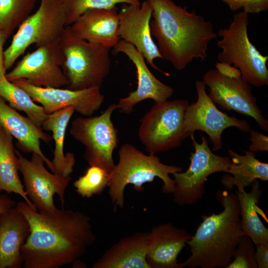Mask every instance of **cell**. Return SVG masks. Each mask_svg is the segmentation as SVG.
<instances>
[{
    "label": "cell",
    "mask_w": 268,
    "mask_h": 268,
    "mask_svg": "<svg viewBox=\"0 0 268 268\" xmlns=\"http://www.w3.org/2000/svg\"><path fill=\"white\" fill-rule=\"evenodd\" d=\"M16 206L30 226L21 249L24 268H59L73 264L96 240L91 218L81 211L57 208L40 212L25 201Z\"/></svg>",
    "instance_id": "cell-1"
},
{
    "label": "cell",
    "mask_w": 268,
    "mask_h": 268,
    "mask_svg": "<svg viewBox=\"0 0 268 268\" xmlns=\"http://www.w3.org/2000/svg\"><path fill=\"white\" fill-rule=\"evenodd\" d=\"M152 8L151 36L162 59L181 71L194 59L204 61L208 45L217 34L209 21L172 0H147Z\"/></svg>",
    "instance_id": "cell-2"
},
{
    "label": "cell",
    "mask_w": 268,
    "mask_h": 268,
    "mask_svg": "<svg viewBox=\"0 0 268 268\" xmlns=\"http://www.w3.org/2000/svg\"><path fill=\"white\" fill-rule=\"evenodd\" d=\"M216 196L223 210L202 216V221L187 243L191 255L183 262L185 267L226 268L245 235L236 193L218 190Z\"/></svg>",
    "instance_id": "cell-3"
},
{
    "label": "cell",
    "mask_w": 268,
    "mask_h": 268,
    "mask_svg": "<svg viewBox=\"0 0 268 268\" xmlns=\"http://www.w3.org/2000/svg\"><path fill=\"white\" fill-rule=\"evenodd\" d=\"M119 161L109 173L108 194L114 210L124 205V190L132 184L138 192L144 190L143 185L152 182L155 177L163 183L162 191L172 193L174 181L169 175L182 171L180 167L162 163L155 154L146 155L132 144H123L119 150Z\"/></svg>",
    "instance_id": "cell-4"
},
{
    "label": "cell",
    "mask_w": 268,
    "mask_h": 268,
    "mask_svg": "<svg viewBox=\"0 0 268 268\" xmlns=\"http://www.w3.org/2000/svg\"><path fill=\"white\" fill-rule=\"evenodd\" d=\"M110 49L78 38L67 26L59 39L61 67L69 82L67 88H100L110 71Z\"/></svg>",
    "instance_id": "cell-5"
},
{
    "label": "cell",
    "mask_w": 268,
    "mask_h": 268,
    "mask_svg": "<svg viewBox=\"0 0 268 268\" xmlns=\"http://www.w3.org/2000/svg\"><path fill=\"white\" fill-rule=\"evenodd\" d=\"M248 14L235 13L227 28L217 33L221 39L217 46L221 49L218 62L238 68L242 78L249 84L262 87L268 84V56L263 55L250 41L248 33Z\"/></svg>",
    "instance_id": "cell-6"
},
{
    "label": "cell",
    "mask_w": 268,
    "mask_h": 268,
    "mask_svg": "<svg viewBox=\"0 0 268 268\" xmlns=\"http://www.w3.org/2000/svg\"><path fill=\"white\" fill-rule=\"evenodd\" d=\"M63 0H40L37 10L18 27L11 44L4 51L6 70L33 44L40 47L58 40L67 26Z\"/></svg>",
    "instance_id": "cell-7"
},
{
    "label": "cell",
    "mask_w": 268,
    "mask_h": 268,
    "mask_svg": "<svg viewBox=\"0 0 268 268\" xmlns=\"http://www.w3.org/2000/svg\"><path fill=\"white\" fill-rule=\"evenodd\" d=\"M189 105L184 99L157 102L143 116L137 135L149 154L169 151L181 145L186 138L183 123Z\"/></svg>",
    "instance_id": "cell-8"
},
{
    "label": "cell",
    "mask_w": 268,
    "mask_h": 268,
    "mask_svg": "<svg viewBox=\"0 0 268 268\" xmlns=\"http://www.w3.org/2000/svg\"><path fill=\"white\" fill-rule=\"evenodd\" d=\"M117 104L108 106L99 116L77 117L69 133L85 147L84 158L89 166L100 167L110 173L115 167L113 154L119 144L118 131L111 119Z\"/></svg>",
    "instance_id": "cell-9"
},
{
    "label": "cell",
    "mask_w": 268,
    "mask_h": 268,
    "mask_svg": "<svg viewBox=\"0 0 268 268\" xmlns=\"http://www.w3.org/2000/svg\"><path fill=\"white\" fill-rule=\"evenodd\" d=\"M190 136L195 151L191 153L189 168L185 172L172 174L174 181L173 200L180 206L194 204L202 199L208 177L216 172L227 173L231 163L229 157L213 153L203 135L201 134V143L196 141L194 135Z\"/></svg>",
    "instance_id": "cell-10"
},
{
    "label": "cell",
    "mask_w": 268,
    "mask_h": 268,
    "mask_svg": "<svg viewBox=\"0 0 268 268\" xmlns=\"http://www.w3.org/2000/svg\"><path fill=\"white\" fill-rule=\"evenodd\" d=\"M195 87L197 100L186 108L183 130L186 137L194 135L196 131L205 132L212 143V149L216 151L222 146V134L225 129L236 127L239 130L250 132L248 122L234 116H229L217 109L206 92V86L202 80H197Z\"/></svg>",
    "instance_id": "cell-11"
},
{
    "label": "cell",
    "mask_w": 268,
    "mask_h": 268,
    "mask_svg": "<svg viewBox=\"0 0 268 268\" xmlns=\"http://www.w3.org/2000/svg\"><path fill=\"white\" fill-rule=\"evenodd\" d=\"M202 81L208 87V95L214 104L222 109L251 117L263 130L268 131V121L257 104L250 84L242 76L228 77L214 68L204 74Z\"/></svg>",
    "instance_id": "cell-12"
},
{
    "label": "cell",
    "mask_w": 268,
    "mask_h": 268,
    "mask_svg": "<svg viewBox=\"0 0 268 268\" xmlns=\"http://www.w3.org/2000/svg\"><path fill=\"white\" fill-rule=\"evenodd\" d=\"M15 152L24 190L36 210L40 212L55 210L57 208L54 201L55 194L58 195L64 208L66 190L71 178L49 172L45 167L42 157L36 153H32L29 160L18 151L15 150Z\"/></svg>",
    "instance_id": "cell-13"
},
{
    "label": "cell",
    "mask_w": 268,
    "mask_h": 268,
    "mask_svg": "<svg viewBox=\"0 0 268 268\" xmlns=\"http://www.w3.org/2000/svg\"><path fill=\"white\" fill-rule=\"evenodd\" d=\"M59 39L28 53L10 72L5 74L7 79L12 82L23 79L30 84L39 87L67 86L68 81L61 67Z\"/></svg>",
    "instance_id": "cell-14"
},
{
    "label": "cell",
    "mask_w": 268,
    "mask_h": 268,
    "mask_svg": "<svg viewBox=\"0 0 268 268\" xmlns=\"http://www.w3.org/2000/svg\"><path fill=\"white\" fill-rule=\"evenodd\" d=\"M12 82L25 90L35 102L40 104L47 114L72 106L80 114L90 117L101 107L105 99L99 87L71 90L39 87L23 79Z\"/></svg>",
    "instance_id": "cell-15"
},
{
    "label": "cell",
    "mask_w": 268,
    "mask_h": 268,
    "mask_svg": "<svg viewBox=\"0 0 268 268\" xmlns=\"http://www.w3.org/2000/svg\"><path fill=\"white\" fill-rule=\"evenodd\" d=\"M125 54L136 68L137 88L128 96L121 98L117 104L118 109L125 114H129L134 107L148 99L155 103L167 100L174 94V89L159 80L150 71L143 55L132 44L120 39L113 47V54Z\"/></svg>",
    "instance_id": "cell-16"
},
{
    "label": "cell",
    "mask_w": 268,
    "mask_h": 268,
    "mask_svg": "<svg viewBox=\"0 0 268 268\" xmlns=\"http://www.w3.org/2000/svg\"><path fill=\"white\" fill-rule=\"evenodd\" d=\"M152 13V8L147 0L139 4L124 3L118 12L119 35L120 39L133 45L152 67L169 76L154 63V60L162 57L150 32Z\"/></svg>",
    "instance_id": "cell-17"
},
{
    "label": "cell",
    "mask_w": 268,
    "mask_h": 268,
    "mask_svg": "<svg viewBox=\"0 0 268 268\" xmlns=\"http://www.w3.org/2000/svg\"><path fill=\"white\" fill-rule=\"evenodd\" d=\"M192 235L171 223L153 227L148 232L146 260L152 268H183L177 258Z\"/></svg>",
    "instance_id": "cell-18"
},
{
    "label": "cell",
    "mask_w": 268,
    "mask_h": 268,
    "mask_svg": "<svg viewBox=\"0 0 268 268\" xmlns=\"http://www.w3.org/2000/svg\"><path fill=\"white\" fill-rule=\"evenodd\" d=\"M0 127L15 138L17 147L24 152L36 153L42 157L48 167L53 172L52 161L44 154L40 148V140L46 143L52 137L36 126L30 119L25 117L6 103L0 97Z\"/></svg>",
    "instance_id": "cell-19"
},
{
    "label": "cell",
    "mask_w": 268,
    "mask_h": 268,
    "mask_svg": "<svg viewBox=\"0 0 268 268\" xmlns=\"http://www.w3.org/2000/svg\"><path fill=\"white\" fill-rule=\"evenodd\" d=\"M69 27L78 38L110 48L120 40L116 7L88 10Z\"/></svg>",
    "instance_id": "cell-20"
},
{
    "label": "cell",
    "mask_w": 268,
    "mask_h": 268,
    "mask_svg": "<svg viewBox=\"0 0 268 268\" xmlns=\"http://www.w3.org/2000/svg\"><path fill=\"white\" fill-rule=\"evenodd\" d=\"M30 233L27 219L15 205L0 213V268H20L21 247Z\"/></svg>",
    "instance_id": "cell-21"
},
{
    "label": "cell",
    "mask_w": 268,
    "mask_h": 268,
    "mask_svg": "<svg viewBox=\"0 0 268 268\" xmlns=\"http://www.w3.org/2000/svg\"><path fill=\"white\" fill-rule=\"evenodd\" d=\"M148 232H136L114 243L92 268H152L146 260Z\"/></svg>",
    "instance_id": "cell-22"
},
{
    "label": "cell",
    "mask_w": 268,
    "mask_h": 268,
    "mask_svg": "<svg viewBox=\"0 0 268 268\" xmlns=\"http://www.w3.org/2000/svg\"><path fill=\"white\" fill-rule=\"evenodd\" d=\"M244 155H240L229 149L228 153L231 163L227 173L232 175L224 174L221 179V184L228 190H232L234 187L237 188V192L245 191V188L251 185L255 181L268 180V164L257 159L254 152L249 150L244 151Z\"/></svg>",
    "instance_id": "cell-23"
},
{
    "label": "cell",
    "mask_w": 268,
    "mask_h": 268,
    "mask_svg": "<svg viewBox=\"0 0 268 268\" xmlns=\"http://www.w3.org/2000/svg\"><path fill=\"white\" fill-rule=\"evenodd\" d=\"M75 111L73 107L64 108L48 114L42 125V129L52 133L55 141V149L52 161L54 170L57 175L68 177L73 172L75 163L74 155L71 152L66 154L64 151V143L68 124Z\"/></svg>",
    "instance_id": "cell-24"
},
{
    "label": "cell",
    "mask_w": 268,
    "mask_h": 268,
    "mask_svg": "<svg viewBox=\"0 0 268 268\" xmlns=\"http://www.w3.org/2000/svg\"><path fill=\"white\" fill-rule=\"evenodd\" d=\"M18 158L13 144V137L0 127V193L20 195L32 209L37 210L28 199L18 174Z\"/></svg>",
    "instance_id": "cell-25"
},
{
    "label": "cell",
    "mask_w": 268,
    "mask_h": 268,
    "mask_svg": "<svg viewBox=\"0 0 268 268\" xmlns=\"http://www.w3.org/2000/svg\"><path fill=\"white\" fill-rule=\"evenodd\" d=\"M251 186L249 192L235 191L239 203L242 230L255 245L268 244V229L258 215V212L262 211L258 205L262 194L260 183L256 180Z\"/></svg>",
    "instance_id": "cell-26"
},
{
    "label": "cell",
    "mask_w": 268,
    "mask_h": 268,
    "mask_svg": "<svg viewBox=\"0 0 268 268\" xmlns=\"http://www.w3.org/2000/svg\"><path fill=\"white\" fill-rule=\"evenodd\" d=\"M0 97L12 108L24 112L38 127H42L48 116L42 106L36 104L25 90L7 80L5 75L0 79Z\"/></svg>",
    "instance_id": "cell-27"
},
{
    "label": "cell",
    "mask_w": 268,
    "mask_h": 268,
    "mask_svg": "<svg viewBox=\"0 0 268 268\" xmlns=\"http://www.w3.org/2000/svg\"><path fill=\"white\" fill-rule=\"evenodd\" d=\"M37 0H0V30L8 37L27 19Z\"/></svg>",
    "instance_id": "cell-28"
},
{
    "label": "cell",
    "mask_w": 268,
    "mask_h": 268,
    "mask_svg": "<svg viewBox=\"0 0 268 268\" xmlns=\"http://www.w3.org/2000/svg\"><path fill=\"white\" fill-rule=\"evenodd\" d=\"M109 173L104 169L90 166L85 173L73 183L75 192L82 198H90L94 195H101L108 187Z\"/></svg>",
    "instance_id": "cell-29"
},
{
    "label": "cell",
    "mask_w": 268,
    "mask_h": 268,
    "mask_svg": "<svg viewBox=\"0 0 268 268\" xmlns=\"http://www.w3.org/2000/svg\"><path fill=\"white\" fill-rule=\"evenodd\" d=\"M67 26L73 24L83 13L94 8H112L119 3L139 4V0H63Z\"/></svg>",
    "instance_id": "cell-30"
},
{
    "label": "cell",
    "mask_w": 268,
    "mask_h": 268,
    "mask_svg": "<svg viewBox=\"0 0 268 268\" xmlns=\"http://www.w3.org/2000/svg\"><path fill=\"white\" fill-rule=\"evenodd\" d=\"M255 245L246 235L241 238L234 252V260L226 268H257Z\"/></svg>",
    "instance_id": "cell-31"
},
{
    "label": "cell",
    "mask_w": 268,
    "mask_h": 268,
    "mask_svg": "<svg viewBox=\"0 0 268 268\" xmlns=\"http://www.w3.org/2000/svg\"><path fill=\"white\" fill-rule=\"evenodd\" d=\"M250 132L251 143L249 147V151L253 152L268 151V136L256 130H251Z\"/></svg>",
    "instance_id": "cell-32"
},
{
    "label": "cell",
    "mask_w": 268,
    "mask_h": 268,
    "mask_svg": "<svg viewBox=\"0 0 268 268\" xmlns=\"http://www.w3.org/2000/svg\"><path fill=\"white\" fill-rule=\"evenodd\" d=\"M242 8L247 14L266 11L268 9V0H245Z\"/></svg>",
    "instance_id": "cell-33"
},
{
    "label": "cell",
    "mask_w": 268,
    "mask_h": 268,
    "mask_svg": "<svg viewBox=\"0 0 268 268\" xmlns=\"http://www.w3.org/2000/svg\"><path fill=\"white\" fill-rule=\"evenodd\" d=\"M255 258L257 268H268V244L255 245Z\"/></svg>",
    "instance_id": "cell-34"
},
{
    "label": "cell",
    "mask_w": 268,
    "mask_h": 268,
    "mask_svg": "<svg viewBox=\"0 0 268 268\" xmlns=\"http://www.w3.org/2000/svg\"><path fill=\"white\" fill-rule=\"evenodd\" d=\"M216 68L219 72L222 74L230 77H239L241 76L240 70L228 64L217 62L215 65Z\"/></svg>",
    "instance_id": "cell-35"
},
{
    "label": "cell",
    "mask_w": 268,
    "mask_h": 268,
    "mask_svg": "<svg viewBox=\"0 0 268 268\" xmlns=\"http://www.w3.org/2000/svg\"><path fill=\"white\" fill-rule=\"evenodd\" d=\"M8 37L0 30V79L5 75L6 68L4 65L3 45Z\"/></svg>",
    "instance_id": "cell-36"
},
{
    "label": "cell",
    "mask_w": 268,
    "mask_h": 268,
    "mask_svg": "<svg viewBox=\"0 0 268 268\" xmlns=\"http://www.w3.org/2000/svg\"><path fill=\"white\" fill-rule=\"evenodd\" d=\"M16 204L15 201L7 195L0 194V213L13 207Z\"/></svg>",
    "instance_id": "cell-37"
},
{
    "label": "cell",
    "mask_w": 268,
    "mask_h": 268,
    "mask_svg": "<svg viewBox=\"0 0 268 268\" xmlns=\"http://www.w3.org/2000/svg\"><path fill=\"white\" fill-rule=\"evenodd\" d=\"M226 4L232 11H237L242 8L245 0H221Z\"/></svg>",
    "instance_id": "cell-38"
}]
</instances>
